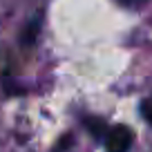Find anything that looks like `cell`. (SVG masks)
<instances>
[{"label": "cell", "instance_id": "1", "mask_svg": "<svg viewBox=\"0 0 152 152\" xmlns=\"http://www.w3.org/2000/svg\"><path fill=\"white\" fill-rule=\"evenodd\" d=\"M105 152H130L134 143V132L128 125H107L101 137Z\"/></svg>", "mask_w": 152, "mask_h": 152}, {"label": "cell", "instance_id": "2", "mask_svg": "<svg viewBox=\"0 0 152 152\" xmlns=\"http://www.w3.org/2000/svg\"><path fill=\"white\" fill-rule=\"evenodd\" d=\"M141 116L152 125V96H148V99L141 103Z\"/></svg>", "mask_w": 152, "mask_h": 152}, {"label": "cell", "instance_id": "3", "mask_svg": "<svg viewBox=\"0 0 152 152\" xmlns=\"http://www.w3.org/2000/svg\"><path fill=\"white\" fill-rule=\"evenodd\" d=\"M119 5H123V7H130V9H139V7H143L148 2V0H116Z\"/></svg>", "mask_w": 152, "mask_h": 152}]
</instances>
